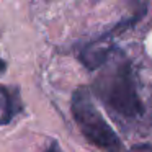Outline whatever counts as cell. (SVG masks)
Segmentation results:
<instances>
[{
  "label": "cell",
  "mask_w": 152,
  "mask_h": 152,
  "mask_svg": "<svg viewBox=\"0 0 152 152\" xmlns=\"http://www.w3.org/2000/svg\"><path fill=\"white\" fill-rule=\"evenodd\" d=\"M72 115L83 137L103 152H123L121 139L96 108L88 87H79L72 93Z\"/></svg>",
  "instance_id": "2"
},
{
  "label": "cell",
  "mask_w": 152,
  "mask_h": 152,
  "mask_svg": "<svg viewBox=\"0 0 152 152\" xmlns=\"http://www.w3.org/2000/svg\"><path fill=\"white\" fill-rule=\"evenodd\" d=\"M23 110L20 90L17 87L0 85V126L8 124Z\"/></svg>",
  "instance_id": "3"
},
{
  "label": "cell",
  "mask_w": 152,
  "mask_h": 152,
  "mask_svg": "<svg viewBox=\"0 0 152 152\" xmlns=\"http://www.w3.org/2000/svg\"><path fill=\"white\" fill-rule=\"evenodd\" d=\"M5 70H7V62H5L4 59H0V75H2Z\"/></svg>",
  "instance_id": "6"
},
{
  "label": "cell",
  "mask_w": 152,
  "mask_h": 152,
  "mask_svg": "<svg viewBox=\"0 0 152 152\" xmlns=\"http://www.w3.org/2000/svg\"><path fill=\"white\" fill-rule=\"evenodd\" d=\"M44 152H64V151L61 149V145L57 144V142H53V144H51V145H49V147H48Z\"/></svg>",
  "instance_id": "5"
},
{
  "label": "cell",
  "mask_w": 152,
  "mask_h": 152,
  "mask_svg": "<svg viewBox=\"0 0 152 152\" xmlns=\"http://www.w3.org/2000/svg\"><path fill=\"white\" fill-rule=\"evenodd\" d=\"M93 82V93L106 110L123 119H137L144 115V105L136 85V75L129 57L118 48L111 51Z\"/></svg>",
  "instance_id": "1"
},
{
  "label": "cell",
  "mask_w": 152,
  "mask_h": 152,
  "mask_svg": "<svg viewBox=\"0 0 152 152\" xmlns=\"http://www.w3.org/2000/svg\"><path fill=\"white\" fill-rule=\"evenodd\" d=\"M128 152H152V144H149V142H141V144L132 145Z\"/></svg>",
  "instance_id": "4"
}]
</instances>
